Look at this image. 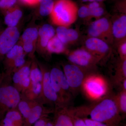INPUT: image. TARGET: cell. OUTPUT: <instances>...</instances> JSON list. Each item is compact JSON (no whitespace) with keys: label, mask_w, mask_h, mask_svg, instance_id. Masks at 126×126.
I'll list each match as a JSON object with an SVG mask.
<instances>
[{"label":"cell","mask_w":126,"mask_h":126,"mask_svg":"<svg viewBox=\"0 0 126 126\" xmlns=\"http://www.w3.org/2000/svg\"><path fill=\"white\" fill-rule=\"evenodd\" d=\"M17 0H0V10L5 11L15 5Z\"/></svg>","instance_id":"obj_29"},{"label":"cell","mask_w":126,"mask_h":126,"mask_svg":"<svg viewBox=\"0 0 126 126\" xmlns=\"http://www.w3.org/2000/svg\"><path fill=\"white\" fill-rule=\"evenodd\" d=\"M3 126H24V121L17 108L8 111L1 121Z\"/></svg>","instance_id":"obj_15"},{"label":"cell","mask_w":126,"mask_h":126,"mask_svg":"<svg viewBox=\"0 0 126 126\" xmlns=\"http://www.w3.org/2000/svg\"><path fill=\"white\" fill-rule=\"evenodd\" d=\"M30 70V83H41L42 74L38 63L34 57L32 58Z\"/></svg>","instance_id":"obj_24"},{"label":"cell","mask_w":126,"mask_h":126,"mask_svg":"<svg viewBox=\"0 0 126 126\" xmlns=\"http://www.w3.org/2000/svg\"><path fill=\"white\" fill-rule=\"evenodd\" d=\"M54 126H74L73 114L70 108L67 106L55 108Z\"/></svg>","instance_id":"obj_13"},{"label":"cell","mask_w":126,"mask_h":126,"mask_svg":"<svg viewBox=\"0 0 126 126\" xmlns=\"http://www.w3.org/2000/svg\"><path fill=\"white\" fill-rule=\"evenodd\" d=\"M118 43V50L119 57L121 60H126V39L119 42Z\"/></svg>","instance_id":"obj_30"},{"label":"cell","mask_w":126,"mask_h":126,"mask_svg":"<svg viewBox=\"0 0 126 126\" xmlns=\"http://www.w3.org/2000/svg\"><path fill=\"white\" fill-rule=\"evenodd\" d=\"M31 63V61H26L24 65L13 73L12 77L13 86L18 91L21 82L25 79L30 77Z\"/></svg>","instance_id":"obj_18"},{"label":"cell","mask_w":126,"mask_h":126,"mask_svg":"<svg viewBox=\"0 0 126 126\" xmlns=\"http://www.w3.org/2000/svg\"><path fill=\"white\" fill-rule=\"evenodd\" d=\"M104 0H89V2H94V1H97V2H100L103 1Z\"/></svg>","instance_id":"obj_41"},{"label":"cell","mask_w":126,"mask_h":126,"mask_svg":"<svg viewBox=\"0 0 126 126\" xmlns=\"http://www.w3.org/2000/svg\"><path fill=\"white\" fill-rule=\"evenodd\" d=\"M67 58L70 63L84 69L94 67L101 61L84 48L69 52Z\"/></svg>","instance_id":"obj_9"},{"label":"cell","mask_w":126,"mask_h":126,"mask_svg":"<svg viewBox=\"0 0 126 126\" xmlns=\"http://www.w3.org/2000/svg\"><path fill=\"white\" fill-rule=\"evenodd\" d=\"M65 45L55 35L49 41L46 49L50 53H68Z\"/></svg>","instance_id":"obj_20"},{"label":"cell","mask_w":126,"mask_h":126,"mask_svg":"<svg viewBox=\"0 0 126 126\" xmlns=\"http://www.w3.org/2000/svg\"><path fill=\"white\" fill-rule=\"evenodd\" d=\"M46 126H54L53 124V122L49 120L47 122V124H46Z\"/></svg>","instance_id":"obj_39"},{"label":"cell","mask_w":126,"mask_h":126,"mask_svg":"<svg viewBox=\"0 0 126 126\" xmlns=\"http://www.w3.org/2000/svg\"><path fill=\"white\" fill-rule=\"evenodd\" d=\"M38 38V30L35 27L27 28L22 34L20 41L23 42H30L36 44Z\"/></svg>","instance_id":"obj_26"},{"label":"cell","mask_w":126,"mask_h":126,"mask_svg":"<svg viewBox=\"0 0 126 126\" xmlns=\"http://www.w3.org/2000/svg\"><path fill=\"white\" fill-rule=\"evenodd\" d=\"M38 4L40 14L42 16H46L51 14L54 2L53 0H39Z\"/></svg>","instance_id":"obj_27"},{"label":"cell","mask_w":126,"mask_h":126,"mask_svg":"<svg viewBox=\"0 0 126 126\" xmlns=\"http://www.w3.org/2000/svg\"><path fill=\"white\" fill-rule=\"evenodd\" d=\"M24 4L30 6H33L38 4L39 0H20Z\"/></svg>","instance_id":"obj_37"},{"label":"cell","mask_w":126,"mask_h":126,"mask_svg":"<svg viewBox=\"0 0 126 126\" xmlns=\"http://www.w3.org/2000/svg\"><path fill=\"white\" fill-rule=\"evenodd\" d=\"M0 126H3V125H2V122H1V121L0 122Z\"/></svg>","instance_id":"obj_43"},{"label":"cell","mask_w":126,"mask_h":126,"mask_svg":"<svg viewBox=\"0 0 126 126\" xmlns=\"http://www.w3.org/2000/svg\"><path fill=\"white\" fill-rule=\"evenodd\" d=\"M121 114L126 113V91L121 90L113 96Z\"/></svg>","instance_id":"obj_28"},{"label":"cell","mask_w":126,"mask_h":126,"mask_svg":"<svg viewBox=\"0 0 126 126\" xmlns=\"http://www.w3.org/2000/svg\"><path fill=\"white\" fill-rule=\"evenodd\" d=\"M78 15L82 19L90 18V11L87 6H83L78 9Z\"/></svg>","instance_id":"obj_33"},{"label":"cell","mask_w":126,"mask_h":126,"mask_svg":"<svg viewBox=\"0 0 126 126\" xmlns=\"http://www.w3.org/2000/svg\"><path fill=\"white\" fill-rule=\"evenodd\" d=\"M33 101L29 100L21 94V98L17 108L23 116L24 122L29 117L33 105Z\"/></svg>","instance_id":"obj_23"},{"label":"cell","mask_w":126,"mask_h":126,"mask_svg":"<svg viewBox=\"0 0 126 126\" xmlns=\"http://www.w3.org/2000/svg\"><path fill=\"white\" fill-rule=\"evenodd\" d=\"M39 67L42 74V79L41 82V92L38 99L39 101L44 104L47 103L54 104L55 108L64 106L54 89L52 87L50 80V71L47 70L43 65L38 63Z\"/></svg>","instance_id":"obj_6"},{"label":"cell","mask_w":126,"mask_h":126,"mask_svg":"<svg viewBox=\"0 0 126 126\" xmlns=\"http://www.w3.org/2000/svg\"><path fill=\"white\" fill-rule=\"evenodd\" d=\"M112 31L113 40L119 43L126 39V16L121 14L111 21Z\"/></svg>","instance_id":"obj_14"},{"label":"cell","mask_w":126,"mask_h":126,"mask_svg":"<svg viewBox=\"0 0 126 126\" xmlns=\"http://www.w3.org/2000/svg\"><path fill=\"white\" fill-rule=\"evenodd\" d=\"M54 110L44 106V104L38 100H34L29 117L24 122V126H32L35 123L43 117L48 116Z\"/></svg>","instance_id":"obj_12"},{"label":"cell","mask_w":126,"mask_h":126,"mask_svg":"<svg viewBox=\"0 0 126 126\" xmlns=\"http://www.w3.org/2000/svg\"><path fill=\"white\" fill-rule=\"evenodd\" d=\"M24 53L22 43L21 41L17 42L5 56L4 58L5 68H6L15 59Z\"/></svg>","instance_id":"obj_21"},{"label":"cell","mask_w":126,"mask_h":126,"mask_svg":"<svg viewBox=\"0 0 126 126\" xmlns=\"http://www.w3.org/2000/svg\"><path fill=\"white\" fill-rule=\"evenodd\" d=\"M71 112H72V111H71ZM72 114H73V118L74 126H88L86 124L84 121H83V119L82 118L75 116L74 115H73L72 112Z\"/></svg>","instance_id":"obj_35"},{"label":"cell","mask_w":126,"mask_h":126,"mask_svg":"<svg viewBox=\"0 0 126 126\" xmlns=\"http://www.w3.org/2000/svg\"><path fill=\"white\" fill-rule=\"evenodd\" d=\"M89 11L90 18H95L97 19L101 18V16L103 15L104 13V9L101 6L90 9L89 10Z\"/></svg>","instance_id":"obj_32"},{"label":"cell","mask_w":126,"mask_h":126,"mask_svg":"<svg viewBox=\"0 0 126 126\" xmlns=\"http://www.w3.org/2000/svg\"><path fill=\"white\" fill-rule=\"evenodd\" d=\"M73 114L80 118H89L109 126H119L121 114L113 97H105L93 105L72 108Z\"/></svg>","instance_id":"obj_1"},{"label":"cell","mask_w":126,"mask_h":126,"mask_svg":"<svg viewBox=\"0 0 126 126\" xmlns=\"http://www.w3.org/2000/svg\"><path fill=\"white\" fill-rule=\"evenodd\" d=\"M56 35L65 45L74 43L79 37L78 32L76 30L61 26L56 29Z\"/></svg>","instance_id":"obj_16"},{"label":"cell","mask_w":126,"mask_h":126,"mask_svg":"<svg viewBox=\"0 0 126 126\" xmlns=\"http://www.w3.org/2000/svg\"><path fill=\"white\" fill-rule=\"evenodd\" d=\"M78 10L77 5L70 0H58L50 14L51 20L58 26L68 27L77 20Z\"/></svg>","instance_id":"obj_2"},{"label":"cell","mask_w":126,"mask_h":126,"mask_svg":"<svg viewBox=\"0 0 126 126\" xmlns=\"http://www.w3.org/2000/svg\"><path fill=\"white\" fill-rule=\"evenodd\" d=\"M82 0L83 2H87L89 0Z\"/></svg>","instance_id":"obj_42"},{"label":"cell","mask_w":126,"mask_h":126,"mask_svg":"<svg viewBox=\"0 0 126 126\" xmlns=\"http://www.w3.org/2000/svg\"><path fill=\"white\" fill-rule=\"evenodd\" d=\"M63 68L72 94L74 95L81 88L87 75L84 69L71 63L65 64Z\"/></svg>","instance_id":"obj_8"},{"label":"cell","mask_w":126,"mask_h":126,"mask_svg":"<svg viewBox=\"0 0 126 126\" xmlns=\"http://www.w3.org/2000/svg\"><path fill=\"white\" fill-rule=\"evenodd\" d=\"M20 34L18 28L7 27L0 32V61L18 42Z\"/></svg>","instance_id":"obj_10"},{"label":"cell","mask_w":126,"mask_h":126,"mask_svg":"<svg viewBox=\"0 0 126 126\" xmlns=\"http://www.w3.org/2000/svg\"><path fill=\"white\" fill-rule=\"evenodd\" d=\"M84 45V48L101 60L110 52L109 45L97 38L89 37L85 41Z\"/></svg>","instance_id":"obj_11"},{"label":"cell","mask_w":126,"mask_h":126,"mask_svg":"<svg viewBox=\"0 0 126 126\" xmlns=\"http://www.w3.org/2000/svg\"><path fill=\"white\" fill-rule=\"evenodd\" d=\"M4 79V76L1 74H0V85L1 84V83L2 82L3 79Z\"/></svg>","instance_id":"obj_40"},{"label":"cell","mask_w":126,"mask_h":126,"mask_svg":"<svg viewBox=\"0 0 126 126\" xmlns=\"http://www.w3.org/2000/svg\"><path fill=\"white\" fill-rule=\"evenodd\" d=\"M49 120L48 116L43 117L35 123L32 126H46Z\"/></svg>","instance_id":"obj_36"},{"label":"cell","mask_w":126,"mask_h":126,"mask_svg":"<svg viewBox=\"0 0 126 126\" xmlns=\"http://www.w3.org/2000/svg\"><path fill=\"white\" fill-rule=\"evenodd\" d=\"M82 119H83L88 126H109L102 123L87 118H84Z\"/></svg>","instance_id":"obj_34"},{"label":"cell","mask_w":126,"mask_h":126,"mask_svg":"<svg viewBox=\"0 0 126 126\" xmlns=\"http://www.w3.org/2000/svg\"><path fill=\"white\" fill-rule=\"evenodd\" d=\"M4 12L5 23L7 27H16L23 16V12L20 8L16 5Z\"/></svg>","instance_id":"obj_17"},{"label":"cell","mask_w":126,"mask_h":126,"mask_svg":"<svg viewBox=\"0 0 126 126\" xmlns=\"http://www.w3.org/2000/svg\"><path fill=\"white\" fill-rule=\"evenodd\" d=\"M23 50L25 54H29L31 55V57H33V53L34 51L35 48V45L30 42H23L22 43Z\"/></svg>","instance_id":"obj_31"},{"label":"cell","mask_w":126,"mask_h":126,"mask_svg":"<svg viewBox=\"0 0 126 126\" xmlns=\"http://www.w3.org/2000/svg\"><path fill=\"white\" fill-rule=\"evenodd\" d=\"M121 86L122 88L121 90L126 91V79L122 82Z\"/></svg>","instance_id":"obj_38"},{"label":"cell","mask_w":126,"mask_h":126,"mask_svg":"<svg viewBox=\"0 0 126 126\" xmlns=\"http://www.w3.org/2000/svg\"><path fill=\"white\" fill-rule=\"evenodd\" d=\"M50 80L53 88L61 102L66 106L72 98V93L63 70L54 67L50 71Z\"/></svg>","instance_id":"obj_5"},{"label":"cell","mask_w":126,"mask_h":126,"mask_svg":"<svg viewBox=\"0 0 126 126\" xmlns=\"http://www.w3.org/2000/svg\"><path fill=\"white\" fill-rule=\"evenodd\" d=\"M126 79V60H121L117 66L113 80L116 85L121 86L122 82Z\"/></svg>","instance_id":"obj_25"},{"label":"cell","mask_w":126,"mask_h":126,"mask_svg":"<svg viewBox=\"0 0 126 126\" xmlns=\"http://www.w3.org/2000/svg\"><path fill=\"white\" fill-rule=\"evenodd\" d=\"M41 92V83H30L28 88L21 94L29 100L34 101L38 99Z\"/></svg>","instance_id":"obj_22"},{"label":"cell","mask_w":126,"mask_h":126,"mask_svg":"<svg viewBox=\"0 0 126 126\" xmlns=\"http://www.w3.org/2000/svg\"><path fill=\"white\" fill-rule=\"evenodd\" d=\"M88 33L89 37L101 39L109 45L114 41L111 21L105 17L97 19L91 23L88 29Z\"/></svg>","instance_id":"obj_7"},{"label":"cell","mask_w":126,"mask_h":126,"mask_svg":"<svg viewBox=\"0 0 126 126\" xmlns=\"http://www.w3.org/2000/svg\"><path fill=\"white\" fill-rule=\"evenodd\" d=\"M108 87L107 82L102 76L92 74L87 75L81 88L89 98L99 100L105 97Z\"/></svg>","instance_id":"obj_3"},{"label":"cell","mask_w":126,"mask_h":126,"mask_svg":"<svg viewBox=\"0 0 126 126\" xmlns=\"http://www.w3.org/2000/svg\"><path fill=\"white\" fill-rule=\"evenodd\" d=\"M21 98L20 93L14 86L2 81L0 85V122L8 111L17 107Z\"/></svg>","instance_id":"obj_4"},{"label":"cell","mask_w":126,"mask_h":126,"mask_svg":"<svg viewBox=\"0 0 126 126\" xmlns=\"http://www.w3.org/2000/svg\"><path fill=\"white\" fill-rule=\"evenodd\" d=\"M54 27L48 24L43 25L38 30L39 41L41 47L46 49L49 40L55 35Z\"/></svg>","instance_id":"obj_19"}]
</instances>
